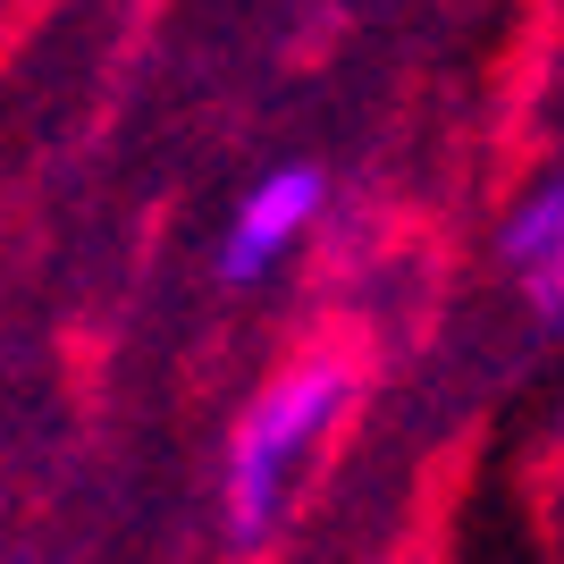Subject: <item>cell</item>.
<instances>
[{"mask_svg": "<svg viewBox=\"0 0 564 564\" xmlns=\"http://www.w3.org/2000/svg\"><path fill=\"white\" fill-rule=\"evenodd\" d=\"M337 404H346V371H337V362L286 371L279 388L253 404V422L236 430V464H228V522H236V540H261V531L279 522L286 464L329 430Z\"/></svg>", "mask_w": 564, "mask_h": 564, "instance_id": "1", "label": "cell"}, {"mask_svg": "<svg viewBox=\"0 0 564 564\" xmlns=\"http://www.w3.org/2000/svg\"><path fill=\"white\" fill-rule=\"evenodd\" d=\"M312 212H321V169H279V177H261L253 203H245L236 228H228L219 270H228V279H261V270L286 253V236L304 228Z\"/></svg>", "mask_w": 564, "mask_h": 564, "instance_id": "2", "label": "cell"}, {"mask_svg": "<svg viewBox=\"0 0 564 564\" xmlns=\"http://www.w3.org/2000/svg\"><path fill=\"white\" fill-rule=\"evenodd\" d=\"M556 236H564V186H547V194H531L514 219H506V253L531 270V261H547L556 253Z\"/></svg>", "mask_w": 564, "mask_h": 564, "instance_id": "3", "label": "cell"}, {"mask_svg": "<svg viewBox=\"0 0 564 564\" xmlns=\"http://www.w3.org/2000/svg\"><path fill=\"white\" fill-rule=\"evenodd\" d=\"M531 270H540V312H564V236H556V253L531 261Z\"/></svg>", "mask_w": 564, "mask_h": 564, "instance_id": "4", "label": "cell"}]
</instances>
